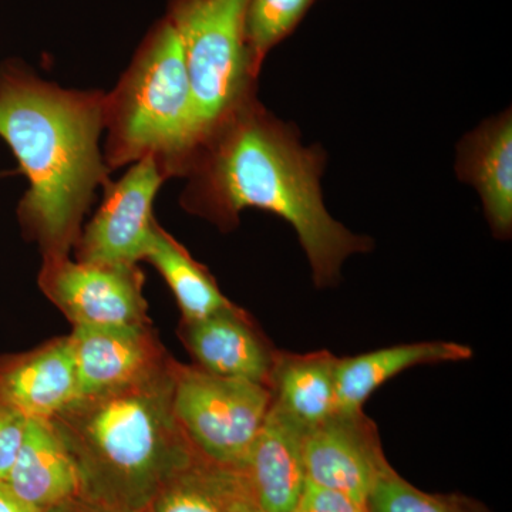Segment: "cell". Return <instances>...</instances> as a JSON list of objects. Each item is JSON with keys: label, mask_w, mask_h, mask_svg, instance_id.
Returning a JSON list of instances; mask_svg holds the SVG:
<instances>
[{"label": "cell", "mask_w": 512, "mask_h": 512, "mask_svg": "<svg viewBox=\"0 0 512 512\" xmlns=\"http://www.w3.org/2000/svg\"><path fill=\"white\" fill-rule=\"evenodd\" d=\"M473 350L456 342H419L339 357L336 366L338 412H360L363 404L392 377L410 367L463 362Z\"/></svg>", "instance_id": "obj_17"}, {"label": "cell", "mask_w": 512, "mask_h": 512, "mask_svg": "<svg viewBox=\"0 0 512 512\" xmlns=\"http://www.w3.org/2000/svg\"><path fill=\"white\" fill-rule=\"evenodd\" d=\"M29 419L0 404V481L6 483L25 440Z\"/></svg>", "instance_id": "obj_22"}, {"label": "cell", "mask_w": 512, "mask_h": 512, "mask_svg": "<svg viewBox=\"0 0 512 512\" xmlns=\"http://www.w3.org/2000/svg\"><path fill=\"white\" fill-rule=\"evenodd\" d=\"M52 512H110L103 510V508L97 507L89 501L79 498V500L72 501V503L63 505V507L56 508Z\"/></svg>", "instance_id": "obj_25"}, {"label": "cell", "mask_w": 512, "mask_h": 512, "mask_svg": "<svg viewBox=\"0 0 512 512\" xmlns=\"http://www.w3.org/2000/svg\"><path fill=\"white\" fill-rule=\"evenodd\" d=\"M39 286L73 328L150 323L138 265L43 258Z\"/></svg>", "instance_id": "obj_7"}, {"label": "cell", "mask_w": 512, "mask_h": 512, "mask_svg": "<svg viewBox=\"0 0 512 512\" xmlns=\"http://www.w3.org/2000/svg\"><path fill=\"white\" fill-rule=\"evenodd\" d=\"M458 180L473 185L483 202L485 220L495 238L512 232V114L490 117L461 138L457 147Z\"/></svg>", "instance_id": "obj_14"}, {"label": "cell", "mask_w": 512, "mask_h": 512, "mask_svg": "<svg viewBox=\"0 0 512 512\" xmlns=\"http://www.w3.org/2000/svg\"><path fill=\"white\" fill-rule=\"evenodd\" d=\"M103 123L110 171L153 158L167 180L187 175L201 148L200 121L183 47L167 19L104 96Z\"/></svg>", "instance_id": "obj_4"}, {"label": "cell", "mask_w": 512, "mask_h": 512, "mask_svg": "<svg viewBox=\"0 0 512 512\" xmlns=\"http://www.w3.org/2000/svg\"><path fill=\"white\" fill-rule=\"evenodd\" d=\"M144 261L153 264L170 286L183 320L207 318L234 305L220 291L211 272L158 224Z\"/></svg>", "instance_id": "obj_19"}, {"label": "cell", "mask_w": 512, "mask_h": 512, "mask_svg": "<svg viewBox=\"0 0 512 512\" xmlns=\"http://www.w3.org/2000/svg\"><path fill=\"white\" fill-rule=\"evenodd\" d=\"M313 0H251L247 42L252 73L259 77L266 56L301 22Z\"/></svg>", "instance_id": "obj_20"}, {"label": "cell", "mask_w": 512, "mask_h": 512, "mask_svg": "<svg viewBox=\"0 0 512 512\" xmlns=\"http://www.w3.org/2000/svg\"><path fill=\"white\" fill-rule=\"evenodd\" d=\"M180 338L204 372L269 386L278 350L235 303L207 318L183 320Z\"/></svg>", "instance_id": "obj_11"}, {"label": "cell", "mask_w": 512, "mask_h": 512, "mask_svg": "<svg viewBox=\"0 0 512 512\" xmlns=\"http://www.w3.org/2000/svg\"><path fill=\"white\" fill-rule=\"evenodd\" d=\"M369 512H491L463 494H430L404 480L394 468L380 478L367 500Z\"/></svg>", "instance_id": "obj_21"}, {"label": "cell", "mask_w": 512, "mask_h": 512, "mask_svg": "<svg viewBox=\"0 0 512 512\" xmlns=\"http://www.w3.org/2000/svg\"><path fill=\"white\" fill-rule=\"evenodd\" d=\"M237 512H264L261 508L258 507V504L255 503L254 498H248L244 503L239 505Z\"/></svg>", "instance_id": "obj_26"}, {"label": "cell", "mask_w": 512, "mask_h": 512, "mask_svg": "<svg viewBox=\"0 0 512 512\" xmlns=\"http://www.w3.org/2000/svg\"><path fill=\"white\" fill-rule=\"evenodd\" d=\"M326 151L305 146L298 127L278 119L256 97L202 143L188 170L181 205L222 231L248 208L291 224L308 256L313 284L338 285L349 256L373 249L326 210L320 178Z\"/></svg>", "instance_id": "obj_1"}, {"label": "cell", "mask_w": 512, "mask_h": 512, "mask_svg": "<svg viewBox=\"0 0 512 512\" xmlns=\"http://www.w3.org/2000/svg\"><path fill=\"white\" fill-rule=\"evenodd\" d=\"M306 430L269 407L239 471L264 512H295L305 490L303 440Z\"/></svg>", "instance_id": "obj_13"}, {"label": "cell", "mask_w": 512, "mask_h": 512, "mask_svg": "<svg viewBox=\"0 0 512 512\" xmlns=\"http://www.w3.org/2000/svg\"><path fill=\"white\" fill-rule=\"evenodd\" d=\"M303 461L308 481L348 494L366 507L373 488L393 468L376 424L363 410L336 412L306 430Z\"/></svg>", "instance_id": "obj_9"}, {"label": "cell", "mask_w": 512, "mask_h": 512, "mask_svg": "<svg viewBox=\"0 0 512 512\" xmlns=\"http://www.w3.org/2000/svg\"><path fill=\"white\" fill-rule=\"evenodd\" d=\"M106 93L0 69V137L28 177L19 218L43 258L69 256L96 194L111 183L100 148Z\"/></svg>", "instance_id": "obj_2"}, {"label": "cell", "mask_w": 512, "mask_h": 512, "mask_svg": "<svg viewBox=\"0 0 512 512\" xmlns=\"http://www.w3.org/2000/svg\"><path fill=\"white\" fill-rule=\"evenodd\" d=\"M79 397L69 336L0 357V404L29 420H52Z\"/></svg>", "instance_id": "obj_12"}, {"label": "cell", "mask_w": 512, "mask_h": 512, "mask_svg": "<svg viewBox=\"0 0 512 512\" xmlns=\"http://www.w3.org/2000/svg\"><path fill=\"white\" fill-rule=\"evenodd\" d=\"M251 497L241 471L220 466L195 450L165 478L143 512H237Z\"/></svg>", "instance_id": "obj_18"}, {"label": "cell", "mask_w": 512, "mask_h": 512, "mask_svg": "<svg viewBox=\"0 0 512 512\" xmlns=\"http://www.w3.org/2000/svg\"><path fill=\"white\" fill-rule=\"evenodd\" d=\"M271 407L262 384L227 379L173 360V410L192 447L208 460L241 468Z\"/></svg>", "instance_id": "obj_6"}, {"label": "cell", "mask_w": 512, "mask_h": 512, "mask_svg": "<svg viewBox=\"0 0 512 512\" xmlns=\"http://www.w3.org/2000/svg\"><path fill=\"white\" fill-rule=\"evenodd\" d=\"M165 181L153 158L131 164L117 183L111 181L99 210L74 244L76 261L137 265L146 259L158 224L154 200Z\"/></svg>", "instance_id": "obj_8"}, {"label": "cell", "mask_w": 512, "mask_h": 512, "mask_svg": "<svg viewBox=\"0 0 512 512\" xmlns=\"http://www.w3.org/2000/svg\"><path fill=\"white\" fill-rule=\"evenodd\" d=\"M69 338L79 397L140 382L156 375L173 359L165 352L151 323L76 326Z\"/></svg>", "instance_id": "obj_10"}, {"label": "cell", "mask_w": 512, "mask_h": 512, "mask_svg": "<svg viewBox=\"0 0 512 512\" xmlns=\"http://www.w3.org/2000/svg\"><path fill=\"white\" fill-rule=\"evenodd\" d=\"M0 512H45L37 510L10 490L6 483L0 481Z\"/></svg>", "instance_id": "obj_24"}, {"label": "cell", "mask_w": 512, "mask_h": 512, "mask_svg": "<svg viewBox=\"0 0 512 512\" xmlns=\"http://www.w3.org/2000/svg\"><path fill=\"white\" fill-rule=\"evenodd\" d=\"M173 360L140 382L79 397L50 420L79 467L83 500L143 512L194 453L174 416Z\"/></svg>", "instance_id": "obj_3"}, {"label": "cell", "mask_w": 512, "mask_h": 512, "mask_svg": "<svg viewBox=\"0 0 512 512\" xmlns=\"http://www.w3.org/2000/svg\"><path fill=\"white\" fill-rule=\"evenodd\" d=\"M6 484L20 500L45 512L82 498L79 467L52 421L29 420L18 460Z\"/></svg>", "instance_id": "obj_15"}, {"label": "cell", "mask_w": 512, "mask_h": 512, "mask_svg": "<svg viewBox=\"0 0 512 512\" xmlns=\"http://www.w3.org/2000/svg\"><path fill=\"white\" fill-rule=\"evenodd\" d=\"M328 350L311 353H276L269 379L271 406L305 430L338 412L336 366Z\"/></svg>", "instance_id": "obj_16"}, {"label": "cell", "mask_w": 512, "mask_h": 512, "mask_svg": "<svg viewBox=\"0 0 512 512\" xmlns=\"http://www.w3.org/2000/svg\"><path fill=\"white\" fill-rule=\"evenodd\" d=\"M251 0H170L167 20L181 47L198 121L201 146L217 128L258 97L247 42Z\"/></svg>", "instance_id": "obj_5"}, {"label": "cell", "mask_w": 512, "mask_h": 512, "mask_svg": "<svg viewBox=\"0 0 512 512\" xmlns=\"http://www.w3.org/2000/svg\"><path fill=\"white\" fill-rule=\"evenodd\" d=\"M295 512H369L366 505L360 504L348 494L320 487L306 481L301 501Z\"/></svg>", "instance_id": "obj_23"}]
</instances>
